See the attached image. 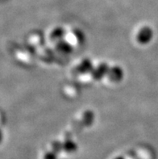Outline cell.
I'll list each match as a JSON object with an SVG mask.
<instances>
[{"mask_svg":"<svg viewBox=\"0 0 158 159\" xmlns=\"http://www.w3.org/2000/svg\"><path fill=\"white\" fill-rule=\"evenodd\" d=\"M115 159H124V157H121V156H120V157H115Z\"/></svg>","mask_w":158,"mask_h":159,"instance_id":"7a4b0ae2","label":"cell"},{"mask_svg":"<svg viewBox=\"0 0 158 159\" xmlns=\"http://www.w3.org/2000/svg\"><path fill=\"white\" fill-rule=\"evenodd\" d=\"M2 141H3V132L1 129H0V145L2 144Z\"/></svg>","mask_w":158,"mask_h":159,"instance_id":"6da1fadb","label":"cell"}]
</instances>
